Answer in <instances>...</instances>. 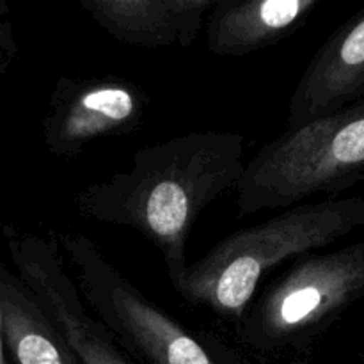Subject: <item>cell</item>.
<instances>
[{
	"instance_id": "obj_1",
	"label": "cell",
	"mask_w": 364,
	"mask_h": 364,
	"mask_svg": "<svg viewBox=\"0 0 364 364\" xmlns=\"http://www.w3.org/2000/svg\"><path fill=\"white\" fill-rule=\"evenodd\" d=\"M245 139L237 132H191L139 149L132 167L91 183L75 198L78 215L130 228L159 249L169 281L187 269L188 235L245 169Z\"/></svg>"
},
{
	"instance_id": "obj_2",
	"label": "cell",
	"mask_w": 364,
	"mask_h": 364,
	"mask_svg": "<svg viewBox=\"0 0 364 364\" xmlns=\"http://www.w3.org/2000/svg\"><path fill=\"white\" fill-rule=\"evenodd\" d=\"M363 226L361 196L301 203L224 237L171 284L187 304L235 327L274 270Z\"/></svg>"
},
{
	"instance_id": "obj_3",
	"label": "cell",
	"mask_w": 364,
	"mask_h": 364,
	"mask_svg": "<svg viewBox=\"0 0 364 364\" xmlns=\"http://www.w3.org/2000/svg\"><path fill=\"white\" fill-rule=\"evenodd\" d=\"M364 297V240L309 252L265 281L233 327L256 361L308 359L323 334Z\"/></svg>"
},
{
	"instance_id": "obj_4",
	"label": "cell",
	"mask_w": 364,
	"mask_h": 364,
	"mask_svg": "<svg viewBox=\"0 0 364 364\" xmlns=\"http://www.w3.org/2000/svg\"><path fill=\"white\" fill-rule=\"evenodd\" d=\"M59 249L96 318L134 364H263L223 338L194 331L142 294L85 235H59Z\"/></svg>"
},
{
	"instance_id": "obj_5",
	"label": "cell",
	"mask_w": 364,
	"mask_h": 364,
	"mask_svg": "<svg viewBox=\"0 0 364 364\" xmlns=\"http://www.w3.org/2000/svg\"><path fill=\"white\" fill-rule=\"evenodd\" d=\"M363 180L364 98L263 144L235 188L238 217L290 208L315 196L336 198Z\"/></svg>"
},
{
	"instance_id": "obj_6",
	"label": "cell",
	"mask_w": 364,
	"mask_h": 364,
	"mask_svg": "<svg viewBox=\"0 0 364 364\" xmlns=\"http://www.w3.org/2000/svg\"><path fill=\"white\" fill-rule=\"evenodd\" d=\"M6 247L20 277L50 326L82 364H134L105 326L91 315L64 265L57 240L2 228Z\"/></svg>"
},
{
	"instance_id": "obj_7",
	"label": "cell",
	"mask_w": 364,
	"mask_h": 364,
	"mask_svg": "<svg viewBox=\"0 0 364 364\" xmlns=\"http://www.w3.org/2000/svg\"><path fill=\"white\" fill-rule=\"evenodd\" d=\"M149 96L116 75L60 77L41 119L45 148L57 159H75L85 148L141 130Z\"/></svg>"
},
{
	"instance_id": "obj_8",
	"label": "cell",
	"mask_w": 364,
	"mask_h": 364,
	"mask_svg": "<svg viewBox=\"0 0 364 364\" xmlns=\"http://www.w3.org/2000/svg\"><path fill=\"white\" fill-rule=\"evenodd\" d=\"M364 9L329 36L302 73L290 103L288 128L329 116L364 98Z\"/></svg>"
},
{
	"instance_id": "obj_9",
	"label": "cell",
	"mask_w": 364,
	"mask_h": 364,
	"mask_svg": "<svg viewBox=\"0 0 364 364\" xmlns=\"http://www.w3.org/2000/svg\"><path fill=\"white\" fill-rule=\"evenodd\" d=\"M215 0H78V6L119 43L139 48H188Z\"/></svg>"
},
{
	"instance_id": "obj_10",
	"label": "cell",
	"mask_w": 364,
	"mask_h": 364,
	"mask_svg": "<svg viewBox=\"0 0 364 364\" xmlns=\"http://www.w3.org/2000/svg\"><path fill=\"white\" fill-rule=\"evenodd\" d=\"M320 0H215L205 23L206 48L220 57H244L290 38Z\"/></svg>"
},
{
	"instance_id": "obj_11",
	"label": "cell",
	"mask_w": 364,
	"mask_h": 364,
	"mask_svg": "<svg viewBox=\"0 0 364 364\" xmlns=\"http://www.w3.org/2000/svg\"><path fill=\"white\" fill-rule=\"evenodd\" d=\"M0 309L9 364H82L20 277L0 259Z\"/></svg>"
},
{
	"instance_id": "obj_12",
	"label": "cell",
	"mask_w": 364,
	"mask_h": 364,
	"mask_svg": "<svg viewBox=\"0 0 364 364\" xmlns=\"http://www.w3.org/2000/svg\"><path fill=\"white\" fill-rule=\"evenodd\" d=\"M18 57V41L14 34L9 4L0 0V78L11 70Z\"/></svg>"
},
{
	"instance_id": "obj_13",
	"label": "cell",
	"mask_w": 364,
	"mask_h": 364,
	"mask_svg": "<svg viewBox=\"0 0 364 364\" xmlns=\"http://www.w3.org/2000/svg\"><path fill=\"white\" fill-rule=\"evenodd\" d=\"M0 364H9L6 354V345H4V331H2V309H0Z\"/></svg>"
},
{
	"instance_id": "obj_14",
	"label": "cell",
	"mask_w": 364,
	"mask_h": 364,
	"mask_svg": "<svg viewBox=\"0 0 364 364\" xmlns=\"http://www.w3.org/2000/svg\"><path fill=\"white\" fill-rule=\"evenodd\" d=\"M284 364H309L308 359H288Z\"/></svg>"
},
{
	"instance_id": "obj_15",
	"label": "cell",
	"mask_w": 364,
	"mask_h": 364,
	"mask_svg": "<svg viewBox=\"0 0 364 364\" xmlns=\"http://www.w3.org/2000/svg\"><path fill=\"white\" fill-rule=\"evenodd\" d=\"M363 95H364V89H363Z\"/></svg>"
}]
</instances>
